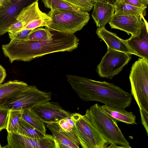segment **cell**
Returning a JSON list of instances; mask_svg holds the SVG:
<instances>
[{
	"mask_svg": "<svg viewBox=\"0 0 148 148\" xmlns=\"http://www.w3.org/2000/svg\"><path fill=\"white\" fill-rule=\"evenodd\" d=\"M79 39L74 34L55 31L52 38L42 41L11 40L2 45L4 55L11 63L15 60L29 61L53 53L71 52L77 48Z\"/></svg>",
	"mask_w": 148,
	"mask_h": 148,
	"instance_id": "cell-1",
	"label": "cell"
},
{
	"mask_svg": "<svg viewBox=\"0 0 148 148\" xmlns=\"http://www.w3.org/2000/svg\"><path fill=\"white\" fill-rule=\"evenodd\" d=\"M66 77L73 90L84 101H97L124 109L132 103L131 94L113 83L76 75H67Z\"/></svg>",
	"mask_w": 148,
	"mask_h": 148,
	"instance_id": "cell-2",
	"label": "cell"
},
{
	"mask_svg": "<svg viewBox=\"0 0 148 148\" xmlns=\"http://www.w3.org/2000/svg\"><path fill=\"white\" fill-rule=\"evenodd\" d=\"M84 116L109 144L131 148L117 124V122L95 103L86 111Z\"/></svg>",
	"mask_w": 148,
	"mask_h": 148,
	"instance_id": "cell-3",
	"label": "cell"
},
{
	"mask_svg": "<svg viewBox=\"0 0 148 148\" xmlns=\"http://www.w3.org/2000/svg\"><path fill=\"white\" fill-rule=\"evenodd\" d=\"M47 15L51 21L46 28L72 34L80 30L90 18L88 12L82 10H51Z\"/></svg>",
	"mask_w": 148,
	"mask_h": 148,
	"instance_id": "cell-4",
	"label": "cell"
},
{
	"mask_svg": "<svg viewBox=\"0 0 148 148\" xmlns=\"http://www.w3.org/2000/svg\"><path fill=\"white\" fill-rule=\"evenodd\" d=\"M131 94L139 109L148 113V61L139 58L132 64L129 75Z\"/></svg>",
	"mask_w": 148,
	"mask_h": 148,
	"instance_id": "cell-5",
	"label": "cell"
},
{
	"mask_svg": "<svg viewBox=\"0 0 148 148\" xmlns=\"http://www.w3.org/2000/svg\"><path fill=\"white\" fill-rule=\"evenodd\" d=\"M74 122L72 131L82 148H105L109 145L88 119L79 113L72 114Z\"/></svg>",
	"mask_w": 148,
	"mask_h": 148,
	"instance_id": "cell-6",
	"label": "cell"
},
{
	"mask_svg": "<svg viewBox=\"0 0 148 148\" xmlns=\"http://www.w3.org/2000/svg\"><path fill=\"white\" fill-rule=\"evenodd\" d=\"M52 93L39 90L35 86H27L10 98L3 107L12 110L32 108L49 101Z\"/></svg>",
	"mask_w": 148,
	"mask_h": 148,
	"instance_id": "cell-7",
	"label": "cell"
},
{
	"mask_svg": "<svg viewBox=\"0 0 148 148\" xmlns=\"http://www.w3.org/2000/svg\"><path fill=\"white\" fill-rule=\"evenodd\" d=\"M131 58L125 53L108 48L107 51L97 66V71L101 77L112 79L119 74Z\"/></svg>",
	"mask_w": 148,
	"mask_h": 148,
	"instance_id": "cell-8",
	"label": "cell"
},
{
	"mask_svg": "<svg viewBox=\"0 0 148 148\" xmlns=\"http://www.w3.org/2000/svg\"><path fill=\"white\" fill-rule=\"evenodd\" d=\"M145 20L144 16H140L114 14L108 23L111 28L123 31L132 36L139 34L144 23Z\"/></svg>",
	"mask_w": 148,
	"mask_h": 148,
	"instance_id": "cell-9",
	"label": "cell"
},
{
	"mask_svg": "<svg viewBox=\"0 0 148 148\" xmlns=\"http://www.w3.org/2000/svg\"><path fill=\"white\" fill-rule=\"evenodd\" d=\"M44 123L57 122L71 113L63 109L59 103L48 102L37 105L32 108Z\"/></svg>",
	"mask_w": 148,
	"mask_h": 148,
	"instance_id": "cell-10",
	"label": "cell"
},
{
	"mask_svg": "<svg viewBox=\"0 0 148 148\" xmlns=\"http://www.w3.org/2000/svg\"><path fill=\"white\" fill-rule=\"evenodd\" d=\"M27 0H12L0 8V35L8 32L10 26L17 21L16 18L24 7Z\"/></svg>",
	"mask_w": 148,
	"mask_h": 148,
	"instance_id": "cell-11",
	"label": "cell"
},
{
	"mask_svg": "<svg viewBox=\"0 0 148 148\" xmlns=\"http://www.w3.org/2000/svg\"><path fill=\"white\" fill-rule=\"evenodd\" d=\"M47 127L52 133L56 143V148H79L78 139L73 131L62 129L58 122L47 124Z\"/></svg>",
	"mask_w": 148,
	"mask_h": 148,
	"instance_id": "cell-12",
	"label": "cell"
},
{
	"mask_svg": "<svg viewBox=\"0 0 148 148\" xmlns=\"http://www.w3.org/2000/svg\"><path fill=\"white\" fill-rule=\"evenodd\" d=\"M96 32L98 37L106 44L108 48L137 56L128 45L126 40L119 38L116 33L109 31L104 27H98Z\"/></svg>",
	"mask_w": 148,
	"mask_h": 148,
	"instance_id": "cell-13",
	"label": "cell"
},
{
	"mask_svg": "<svg viewBox=\"0 0 148 148\" xmlns=\"http://www.w3.org/2000/svg\"><path fill=\"white\" fill-rule=\"evenodd\" d=\"M126 40L130 47L137 54V56L148 61V24L145 19L139 34L131 36Z\"/></svg>",
	"mask_w": 148,
	"mask_h": 148,
	"instance_id": "cell-14",
	"label": "cell"
},
{
	"mask_svg": "<svg viewBox=\"0 0 148 148\" xmlns=\"http://www.w3.org/2000/svg\"><path fill=\"white\" fill-rule=\"evenodd\" d=\"M91 14L97 26L104 27L114 13V5L104 0H95Z\"/></svg>",
	"mask_w": 148,
	"mask_h": 148,
	"instance_id": "cell-15",
	"label": "cell"
},
{
	"mask_svg": "<svg viewBox=\"0 0 148 148\" xmlns=\"http://www.w3.org/2000/svg\"><path fill=\"white\" fill-rule=\"evenodd\" d=\"M102 110L117 122H121L131 125L137 124L136 117L131 112L125 109L111 106L106 104L100 106Z\"/></svg>",
	"mask_w": 148,
	"mask_h": 148,
	"instance_id": "cell-16",
	"label": "cell"
},
{
	"mask_svg": "<svg viewBox=\"0 0 148 148\" xmlns=\"http://www.w3.org/2000/svg\"><path fill=\"white\" fill-rule=\"evenodd\" d=\"M28 86L24 82L15 80L0 84V107L12 96Z\"/></svg>",
	"mask_w": 148,
	"mask_h": 148,
	"instance_id": "cell-17",
	"label": "cell"
},
{
	"mask_svg": "<svg viewBox=\"0 0 148 148\" xmlns=\"http://www.w3.org/2000/svg\"><path fill=\"white\" fill-rule=\"evenodd\" d=\"M47 14L40 9L38 0L27 6L24 7L16 18V20L21 22L24 27L33 21Z\"/></svg>",
	"mask_w": 148,
	"mask_h": 148,
	"instance_id": "cell-18",
	"label": "cell"
},
{
	"mask_svg": "<svg viewBox=\"0 0 148 148\" xmlns=\"http://www.w3.org/2000/svg\"><path fill=\"white\" fill-rule=\"evenodd\" d=\"M114 14L134 15L144 16L146 15L147 7H138L118 1L114 5Z\"/></svg>",
	"mask_w": 148,
	"mask_h": 148,
	"instance_id": "cell-19",
	"label": "cell"
},
{
	"mask_svg": "<svg viewBox=\"0 0 148 148\" xmlns=\"http://www.w3.org/2000/svg\"><path fill=\"white\" fill-rule=\"evenodd\" d=\"M21 118L42 133L47 134L44 123L32 108L23 109Z\"/></svg>",
	"mask_w": 148,
	"mask_h": 148,
	"instance_id": "cell-20",
	"label": "cell"
},
{
	"mask_svg": "<svg viewBox=\"0 0 148 148\" xmlns=\"http://www.w3.org/2000/svg\"><path fill=\"white\" fill-rule=\"evenodd\" d=\"M17 134L33 138H38L45 136L42 133L21 118L18 126Z\"/></svg>",
	"mask_w": 148,
	"mask_h": 148,
	"instance_id": "cell-21",
	"label": "cell"
},
{
	"mask_svg": "<svg viewBox=\"0 0 148 148\" xmlns=\"http://www.w3.org/2000/svg\"><path fill=\"white\" fill-rule=\"evenodd\" d=\"M23 112V110H9L8 122L6 128L8 133H17Z\"/></svg>",
	"mask_w": 148,
	"mask_h": 148,
	"instance_id": "cell-22",
	"label": "cell"
},
{
	"mask_svg": "<svg viewBox=\"0 0 148 148\" xmlns=\"http://www.w3.org/2000/svg\"><path fill=\"white\" fill-rule=\"evenodd\" d=\"M55 31H50L42 28H36L29 34L27 40L33 41H42L51 39Z\"/></svg>",
	"mask_w": 148,
	"mask_h": 148,
	"instance_id": "cell-23",
	"label": "cell"
},
{
	"mask_svg": "<svg viewBox=\"0 0 148 148\" xmlns=\"http://www.w3.org/2000/svg\"><path fill=\"white\" fill-rule=\"evenodd\" d=\"M45 7L51 10H60L71 11L81 10L62 0H42Z\"/></svg>",
	"mask_w": 148,
	"mask_h": 148,
	"instance_id": "cell-24",
	"label": "cell"
},
{
	"mask_svg": "<svg viewBox=\"0 0 148 148\" xmlns=\"http://www.w3.org/2000/svg\"><path fill=\"white\" fill-rule=\"evenodd\" d=\"M83 11H89L93 7L95 0H62Z\"/></svg>",
	"mask_w": 148,
	"mask_h": 148,
	"instance_id": "cell-25",
	"label": "cell"
},
{
	"mask_svg": "<svg viewBox=\"0 0 148 148\" xmlns=\"http://www.w3.org/2000/svg\"><path fill=\"white\" fill-rule=\"evenodd\" d=\"M51 21V18L47 14L46 15L34 20L25 26L23 29L34 30L41 27H47Z\"/></svg>",
	"mask_w": 148,
	"mask_h": 148,
	"instance_id": "cell-26",
	"label": "cell"
},
{
	"mask_svg": "<svg viewBox=\"0 0 148 148\" xmlns=\"http://www.w3.org/2000/svg\"><path fill=\"white\" fill-rule=\"evenodd\" d=\"M57 122L62 129L67 131H72L74 126V121L72 113L69 116L60 120Z\"/></svg>",
	"mask_w": 148,
	"mask_h": 148,
	"instance_id": "cell-27",
	"label": "cell"
},
{
	"mask_svg": "<svg viewBox=\"0 0 148 148\" xmlns=\"http://www.w3.org/2000/svg\"><path fill=\"white\" fill-rule=\"evenodd\" d=\"M33 30L23 29L17 32L13 33H9V36L10 40H26L28 35Z\"/></svg>",
	"mask_w": 148,
	"mask_h": 148,
	"instance_id": "cell-28",
	"label": "cell"
},
{
	"mask_svg": "<svg viewBox=\"0 0 148 148\" xmlns=\"http://www.w3.org/2000/svg\"><path fill=\"white\" fill-rule=\"evenodd\" d=\"M9 110L3 106L0 107V132L7 126Z\"/></svg>",
	"mask_w": 148,
	"mask_h": 148,
	"instance_id": "cell-29",
	"label": "cell"
},
{
	"mask_svg": "<svg viewBox=\"0 0 148 148\" xmlns=\"http://www.w3.org/2000/svg\"><path fill=\"white\" fill-rule=\"evenodd\" d=\"M24 27L23 23L21 21H17L12 23L8 29V33H13L22 29Z\"/></svg>",
	"mask_w": 148,
	"mask_h": 148,
	"instance_id": "cell-30",
	"label": "cell"
},
{
	"mask_svg": "<svg viewBox=\"0 0 148 148\" xmlns=\"http://www.w3.org/2000/svg\"><path fill=\"white\" fill-rule=\"evenodd\" d=\"M141 123L145 127L148 135V113L139 109Z\"/></svg>",
	"mask_w": 148,
	"mask_h": 148,
	"instance_id": "cell-31",
	"label": "cell"
},
{
	"mask_svg": "<svg viewBox=\"0 0 148 148\" xmlns=\"http://www.w3.org/2000/svg\"><path fill=\"white\" fill-rule=\"evenodd\" d=\"M120 2L131 5L138 7H147L139 0H119Z\"/></svg>",
	"mask_w": 148,
	"mask_h": 148,
	"instance_id": "cell-32",
	"label": "cell"
},
{
	"mask_svg": "<svg viewBox=\"0 0 148 148\" xmlns=\"http://www.w3.org/2000/svg\"><path fill=\"white\" fill-rule=\"evenodd\" d=\"M6 75L5 69L0 65V84L4 81Z\"/></svg>",
	"mask_w": 148,
	"mask_h": 148,
	"instance_id": "cell-33",
	"label": "cell"
},
{
	"mask_svg": "<svg viewBox=\"0 0 148 148\" xmlns=\"http://www.w3.org/2000/svg\"><path fill=\"white\" fill-rule=\"evenodd\" d=\"M110 145L108 146L106 148H127V147L122 146H117L116 145L110 144Z\"/></svg>",
	"mask_w": 148,
	"mask_h": 148,
	"instance_id": "cell-34",
	"label": "cell"
},
{
	"mask_svg": "<svg viewBox=\"0 0 148 148\" xmlns=\"http://www.w3.org/2000/svg\"><path fill=\"white\" fill-rule=\"evenodd\" d=\"M144 5L147 6L148 4V0H139Z\"/></svg>",
	"mask_w": 148,
	"mask_h": 148,
	"instance_id": "cell-35",
	"label": "cell"
},
{
	"mask_svg": "<svg viewBox=\"0 0 148 148\" xmlns=\"http://www.w3.org/2000/svg\"><path fill=\"white\" fill-rule=\"evenodd\" d=\"M2 148V147L1 146V145L0 144V148Z\"/></svg>",
	"mask_w": 148,
	"mask_h": 148,
	"instance_id": "cell-36",
	"label": "cell"
}]
</instances>
